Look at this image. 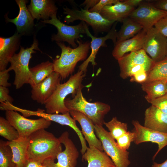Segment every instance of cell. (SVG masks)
Masks as SVG:
<instances>
[{"mask_svg":"<svg viewBox=\"0 0 167 167\" xmlns=\"http://www.w3.org/2000/svg\"><path fill=\"white\" fill-rule=\"evenodd\" d=\"M69 112L72 117L77 121L80 125L81 132L85 140L88 143L89 147L93 146L103 151L102 143L95 134V125L92 121L78 111L71 110Z\"/></svg>","mask_w":167,"mask_h":167,"instance_id":"obj_17","label":"cell"},{"mask_svg":"<svg viewBox=\"0 0 167 167\" xmlns=\"http://www.w3.org/2000/svg\"><path fill=\"white\" fill-rule=\"evenodd\" d=\"M146 33L147 32L143 29L132 38L116 43L112 51L113 57L118 60L128 52L142 49Z\"/></svg>","mask_w":167,"mask_h":167,"instance_id":"obj_18","label":"cell"},{"mask_svg":"<svg viewBox=\"0 0 167 167\" xmlns=\"http://www.w3.org/2000/svg\"><path fill=\"white\" fill-rule=\"evenodd\" d=\"M151 104L167 114V94L157 98L152 102Z\"/></svg>","mask_w":167,"mask_h":167,"instance_id":"obj_34","label":"cell"},{"mask_svg":"<svg viewBox=\"0 0 167 167\" xmlns=\"http://www.w3.org/2000/svg\"><path fill=\"white\" fill-rule=\"evenodd\" d=\"M132 123L134 126L131 131L134 134L133 142L135 144L148 142L157 144L158 150L152 157L154 160L160 151L167 145V133L148 128L136 120H133Z\"/></svg>","mask_w":167,"mask_h":167,"instance_id":"obj_14","label":"cell"},{"mask_svg":"<svg viewBox=\"0 0 167 167\" xmlns=\"http://www.w3.org/2000/svg\"><path fill=\"white\" fill-rule=\"evenodd\" d=\"M166 38H167V54H166V57L165 59H167V37Z\"/></svg>","mask_w":167,"mask_h":167,"instance_id":"obj_47","label":"cell"},{"mask_svg":"<svg viewBox=\"0 0 167 167\" xmlns=\"http://www.w3.org/2000/svg\"><path fill=\"white\" fill-rule=\"evenodd\" d=\"M27 159L43 163L51 158L55 160L62 151L58 138L44 129L37 130L28 138Z\"/></svg>","mask_w":167,"mask_h":167,"instance_id":"obj_1","label":"cell"},{"mask_svg":"<svg viewBox=\"0 0 167 167\" xmlns=\"http://www.w3.org/2000/svg\"><path fill=\"white\" fill-rule=\"evenodd\" d=\"M143 49L155 64L165 59L167 54V38L154 27L146 33Z\"/></svg>","mask_w":167,"mask_h":167,"instance_id":"obj_13","label":"cell"},{"mask_svg":"<svg viewBox=\"0 0 167 167\" xmlns=\"http://www.w3.org/2000/svg\"><path fill=\"white\" fill-rule=\"evenodd\" d=\"M58 139L65 148L57 156V162L55 163V160L49 158L44 161L42 164L48 167H76L79 153L69 138V133L67 131L64 132Z\"/></svg>","mask_w":167,"mask_h":167,"instance_id":"obj_11","label":"cell"},{"mask_svg":"<svg viewBox=\"0 0 167 167\" xmlns=\"http://www.w3.org/2000/svg\"><path fill=\"white\" fill-rule=\"evenodd\" d=\"M15 164L13 161V154L11 147L6 141L0 140V167H14Z\"/></svg>","mask_w":167,"mask_h":167,"instance_id":"obj_32","label":"cell"},{"mask_svg":"<svg viewBox=\"0 0 167 167\" xmlns=\"http://www.w3.org/2000/svg\"><path fill=\"white\" fill-rule=\"evenodd\" d=\"M151 167H167V160L161 163H158L154 162Z\"/></svg>","mask_w":167,"mask_h":167,"instance_id":"obj_44","label":"cell"},{"mask_svg":"<svg viewBox=\"0 0 167 167\" xmlns=\"http://www.w3.org/2000/svg\"><path fill=\"white\" fill-rule=\"evenodd\" d=\"M135 9V7L130 6L120 0L113 5L105 6L100 14L105 19L114 22H122Z\"/></svg>","mask_w":167,"mask_h":167,"instance_id":"obj_23","label":"cell"},{"mask_svg":"<svg viewBox=\"0 0 167 167\" xmlns=\"http://www.w3.org/2000/svg\"><path fill=\"white\" fill-rule=\"evenodd\" d=\"M81 9L78 10L74 8L70 9L66 6L63 7V13L66 15L64 22L69 24L77 20L86 22L91 26L95 34L108 32L115 22L105 19L99 13Z\"/></svg>","mask_w":167,"mask_h":167,"instance_id":"obj_7","label":"cell"},{"mask_svg":"<svg viewBox=\"0 0 167 167\" xmlns=\"http://www.w3.org/2000/svg\"><path fill=\"white\" fill-rule=\"evenodd\" d=\"M95 131L96 136L102 143L104 151L112 160L116 167H128L131 164L129 152L120 148L102 126L95 125Z\"/></svg>","mask_w":167,"mask_h":167,"instance_id":"obj_8","label":"cell"},{"mask_svg":"<svg viewBox=\"0 0 167 167\" xmlns=\"http://www.w3.org/2000/svg\"><path fill=\"white\" fill-rule=\"evenodd\" d=\"M144 126L150 129L167 133V114L151 105L145 111Z\"/></svg>","mask_w":167,"mask_h":167,"instance_id":"obj_20","label":"cell"},{"mask_svg":"<svg viewBox=\"0 0 167 167\" xmlns=\"http://www.w3.org/2000/svg\"><path fill=\"white\" fill-rule=\"evenodd\" d=\"M42 163L38 161L27 159L23 167H41Z\"/></svg>","mask_w":167,"mask_h":167,"instance_id":"obj_42","label":"cell"},{"mask_svg":"<svg viewBox=\"0 0 167 167\" xmlns=\"http://www.w3.org/2000/svg\"><path fill=\"white\" fill-rule=\"evenodd\" d=\"M5 117L17 130L19 138H28L37 130L48 128L51 123V121L42 118L36 119L27 118L13 110H6Z\"/></svg>","mask_w":167,"mask_h":167,"instance_id":"obj_9","label":"cell"},{"mask_svg":"<svg viewBox=\"0 0 167 167\" xmlns=\"http://www.w3.org/2000/svg\"><path fill=\"white\" fill-rule=\"evenodd\" d=\"M76 41L78 45L73 48L66 46L61 42H56L61 49V53L59 58L54 60L53 63L54 71L60 75L62 79H65L74 72L78 62L87 59L91 42Z\"/></svg>","mask_w":167,"mask_h":167,"instance_id":"obj_2","label":"cell"},{"mask_svg":"<svg viewBox=\"0 0 167 167\" xmlns=\"http://www.w3.org/2000/svg\"><path fill=\"white\" fill-rule=\"evenodd\" d=\"M11 147L13 154V161L16 167H23L27 159L28 138H19L13 141H7Z\"/></svg>","mask_w":167,"mask_h":167,"instance_id":"obj_26","label":"cell"},{"mask_svg":"<svg viewBox=\"0 0 167 167\" xmlns=\"http://www.w3.org/2000/svg\"><path fill=\"white\" fill-rule=\"evenodd\" d=\"M21 34L17 32L8 38L0 37V71L6 69L11 58L18 49Z\"/></svg>","mask_w":167,"mask_h":167,"instance_id":"obj_19","label":"cell"},{"mask_svg":"<svg viewBox=\"0 0 167 167\" xmlns=\"http://www.w3.org/2000/svg\"><path fill=\"white\" fill-rule=\"evenodd\" d=\"M154 27L162 35L167 37V16L158 21Z\"/></svg>","mask_w":167,"mask_h":167,"instance_id":"obj_37","label":"cell"},{"mask_svg":"<svg viewBox=\"0 0 167 167\" xmlns=\"http://www.w3.org/2000/svg\"><path fill=\"white\" fill-rule=\"evenodd\" d=\"M152 4L159 9L167 11V0L156 1Z\"/></svg>","mask_w":167,"mask_h":167,"instance_id":"obj_41","label":"cell"},{"mask_svg":"<svg viewBox=\"0 0 167 167\" xmlns=\"http://www.w3.org/2000/svg\"><path fill=\"white\" fill-rule=\"evenodd\" d=\"M118 22H115L109 31L105 36L101 37H96L93 36L90 32L87 24H85V29L86 34L92 39L91 42L90 48L91 52L90 54L79 67V71H81L86 73L87 71V68L89 62H91L93 66L97 65L95 61V59L96 54L101 47H107L105 43L106 40L108 39L111 40L114 44L117 42V32L116 27Z\"/></svg>","mask_w":167,"mask_h":167,"instance_id":"obj_15","label":"cell"},{"mask_svg":"<svg viewBox=\"0 0 167 167\" xmlns=\"http://www.w3.org/2000/svg\"><path fill=\"white\" fill-rule=\"evenodd\" d=\"M166 94H167V82L166 85Z\"/></svg>","mask_w":167,"mask_h":167,"instance_id":"obj_46","label":"cell"},{"mask_svg":"<svg viewBox=\"0 0 167 167\" xmlns=\"http://www.w3.org/2000/svg\"><path fill=\"white\" fill-rule=\"evenodd\" d=\"M122 23L120 30L117 32L116 43L132 38L143 29L140 24L129 17L125 19Z\"/></svg>","mask_w":167,"mask_h":167,"instance_id":"obj_28","label":"cell"},{"mask_svg":"<svg viewBox=\"0 0 167 167\" xmlns=\"http://www.w3.org/2000/svg\"><path fill=\"white\" fill-rule=\"evenodd\" d=\"M100 1V0H86L81 5L84 6V9L88 11L93 7Z\"/></svg>","mask_w":167,"mask_h":167,"instance_id":"obj_40","label":"cell"},{"mask_svg":"<svg viewBox=\"0 0 167 167\" xmlns=\"http://www.w3.org/2000/svg\"><path fill=\"white\" fill-rule=\"evenodd\" d=\"M0 135L8 141H13L19 138V133L6 118L0 117Z\"/></svg>","mask_w":167,"mask_h":167,"instance_id":"obj_31","label":"cell"},{"mask_svg":"<svg viewBox=\"0 0 167 167\" xmlns=\"http://www.w3.org/2000/svg\"><path fill=\"white\" fill-rule=\"evenodd\" d=\"M41 167H47V166H46V165H45L43 164L42 163V165L41 166Z\"/></svg>","mask_w":167,"mask_h":167,"instance_id":"obj_45","label":"cell"},{"mask_svg":"<svg viewBox=\"0 0 167 167\" xmlns=\"http://www.w3.org/2000/svg\"><path fill=\"white\" fill-rule=\"evenodd\" d=\"M16 167V166H15V167Z\"/></svg>","mask_w":167,"mask_h":167,"instance_id":"obj_48","label":"cell"},{"mask_svg":"<svg viewBox=\"0 0 167 167\" xmlns=\"http://www.w3.org/2000/svg\"><path fill=\"white\" fill-rule=\"evenodd\" d=\"M60 75L54 71L38 84L32 88L31 97L38 103L44 104L60 84Z\"/></svg>","mask_w":167,"mask_h":167,"instance_id":"obj_16","label":"cell"},{"mask_svg":"<svg viewBox=\"0 0 167 167\" xmlns=\"http://www.w3.org/2000/svg\"><path fill=\"white\" fill-rule=\"evenodd\" d=\"M119 1V0H100L96 5L88 11L91 12H95L100 14L101 10L105 6L113 5Z\"/></svg>","mask_w":167,"mask_h":167,"instance_id":"obj_35","label":"cell"},{"mask_svg":"<svg viewBox=\"0 0 167 167\" xmlns=\"http://www.w3.org/2000/svg\"><path fill=\"white\" fill-rule=\"evenodd\" d=\"M9 90L7 87L0 86V102L12 104L13 98L9 94Z\"/></svg>","mask_w":167,"mask_h":167,"instance_id":"obj_36","label":"cell"},{"mask_svg":"<svg viewBox=\"0 0 167 167\" xmlns=\"http://www.w3.org/2000/svg\"><path fill=\"white\" fill-rule=\"evenodd\" d=\"M107 128L111 136L115 140H117L124 133L128 131L127 124L118 120L116 117L112 118L108 122L104 123Z\"/></svg>","mask_w":167,"mask_h":167,"instance_id":"obj_29","label":"cell"},{"mask_svg":"<svg viewBox=\"0 0 167 167\" xmlns=\"http://www.w3.org/2000/svg\"><path fill=\"white\" fill-rule=\"evenodd\" d=\"M27 7L34 19L38 20H49L58 10L54 2L50 0H31Z\"/></svg>","mask_w":167,"mask_h":167,"instance_id":"obj_22","label":"cell"},{"mask_svg":"<svg viewBox=\"0 0 167 167\" xmlns=\"http://www.w3.org/2000/svg\"><path fill=\"white\" fill-rule=\"evenodd\" d=\"M31 74L29 84L32 88L43 81L54 71L53 63L47 61L30 68Z\"/></svg>","mask_w":167,"mask_h":167,"instance_id":"obj_27","label":"cell"},{"mask_svg":"<svg viewBox=\"0 0 167 167\" xmlns=\"http://www.w3.org/2000/svg\"><path fill=\"white\" fill-rule=\"evenodd\" d=\"M167 16V11L159 9L152 3L143 2L129 17L140 24L147 32L161 19Z\"/></svg>","mask_w":167,"mask_h":167,"instance_id":"obj_12","label":"cell"},{"mask_svg":"<svg viewBox=\"0 0 167 167\" xmlns=\"http://www.w3.org/2000/svg\"><path fill=\"white\" fill-rule=\"evenodd\" d=\"M15 2L19 8L18 16L13 19H10L6 16V19L7 22H11L15 24L16 27L17 32L21 34L33 27L34 19L26 6L27 1L16 0Z\"/></svg>","mask_w":167,"mask_h":167,"instance_id":"obj_21","label":"cell"},{"mask_svg":"<svg viewBox=\"0 0 167 167\" xmlns=\"http://www.w3.org/2000/svg\"><path fill=\"white\" fill-rule=\"evenodd\" d=\"M167 80V59L155 64L149 72L145 82Z\"/></svg>","mask_w":167,"mask_h":167,"instance_id":"obj_30","label":"cell"},{"mask_svg":"<svg viewBox=\"0 0 167 167\" xmlns=\"http://www.w3.org/2000/svg\"><path fill=\"white\" fill-rule=\"evenodd\" d=\"M56 15L55 14L53 15L50 19L41 21L44 23L52 24L57 28L58 32L57 34L52 36V40L56 42H66L73 48H76L78 46L75 42V40L80 38V34H86L85 27V23L81 21L77 25H68L58 19Z\"/></svg>","mask_w":167,"mask_h":167,"instance_id":"obj_10","label":"cell"},{"mask_svg":"<svg viewBox=\"0 0 167 167\" xmlns=\"http://www.w3.org/2000/svg\"><path fill=\"white\" fill-rule=\"evenodd\" d=\"M118 61L120 76L123 79L140 72L145 71L149 73L155 64L142 49L125 54Z\"/></svg>","mask_w":167,"mask_h":167,"instance_id":"obj_6","label":"cell"},{"mask_svg":"<svg viewBox=\"0 0 167 167\" xmlns=\"http://www.w3.org/2000/svg\"><path fill=\"white\" fill-rule=\"evenodd\" d=\"M134 134L132 131H128L118 139L116 143L119 147L124 151H127L133 142Z\"/></svg>","mask_w":167,"mask_h":167,"instance_id":"obj_33","label":"cell"},{"mask_svg":"<svg viewBox=\"0 0 167 167\" xmlns=\"http://www.w3.org/2000/svg\"><path fill=\"white\" fill-rule=\"evenodd\" d=\"M122 1L125 4L134 7L137 6H138L144 2L142 0H125Z\"/></svg>","mask_w":167,"mask_h":167,"instance_id":"obj_43","label":"cell"},{"mask_svg":"<svg viewBox=\"0 0 167 167\" xmlns=\"http://www.w3.org/2000/svg\"><path fill=\"white\" fill-rule=\"evenodd\" d=\"M86 73L79 71L71 75L65 83L59 84L52 95L44 104L46 112L50 114H64L69 112L66 107L64 101L67 96L72 94L73 97L79 88L84 87L82 84Z\"/></svg>","mask_w":167,"mask_h":167,"instance_id":"obj_3","label":"cell"},{"mask_svg":"<svg viewBox=\"0 0 167 167\" xmlns=\"http://www.w3.org/2000/svg\"><path fill=\"white\" fill-rule=\"evenodd\" d=\"M148 73L145 71L137 73L131 77V82H135L141 84L145 82L147 80Z\"/></svg>","mask_w":167,"mask_h":167,"instance_id":"obj_38","label":"cell"},{"mask_svg":"<svg viewBox=\"0 0 167 167\" xmlns=\"http://www.w3.org/2000/svg\"><path fill=\"white\" fill-rule=\"evenodd\" d=\"M80 87L72 99L66 98L65 105L69 111L74 110L80 112L91 119L94 125L103 126L105 115L110 110V105L100 101L91 103L88 102L82 94Z\"/></svg>","mask_w":167,"mask_h":167,"instance_id":"obj_4","label":"cell"},{"mask_svg":"<svg viewBox=\"0 0 167 167\" xmlns=\"http://www.w3.org/2000/svg\"><path fill=\"white\" fill-rule=\"evenodd\" d=\"M167 80H158L141 84L143 91L146 93L145 98L149 103L166 94Z\"/></svg>","mask_w":167,"mask_h":167,"instance_id":"obj_25","label":"cell"},{"mask_svg":"<svg viewBox=\"0 0 167 167\" xmlns=\"http://www.w3.org/2000/svg\"><path fill=\"white\" fill-rule=\"evenodd\" d=\"M10 71L8 69L0 71V86L5 87H10L11 84L8 82L9 79Z\"/></svg>","mask_w":167,"mask_h":167,"instance_id":"obj_39","label":"cell"},{"mask_svg":"<svg viewBox=\"0 0 167 167\" xmlns=\"http://www.w3.org/2000/svg\"><path fill=\"white\" fill-rule=\"evenodd\" d=\"M82 160L88 162L87 167H116L110 157L103 151L92 146L82 155Z\"/></svg>","mask_w":167,"mask_h":167,"instance_id":"obj_24","label":"cell"},{"mask_svg":"<svg viewBox=\"0 0 167 167\" xmlns=\"http://www.w3.org/2000/svg\"><path fill=\"white\" fill-rule=\"evenodd\" d=\"M37 41L34 38L32 44L29 48L24 49L20 46L18 54H15L10 61V66L8 68L10 71L13 70L15 76L13 84L16 89H19L25 84H29L31 74L29 67L32 54L35 53L34 50L40 51Z\"/></svg>","mask_w":167,"mask_h":167,"instance_id":"obj_5","label":"cell"}]
</instances>
